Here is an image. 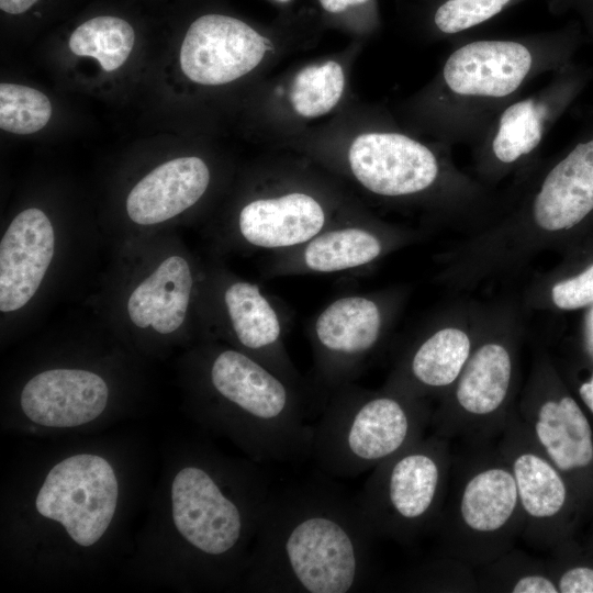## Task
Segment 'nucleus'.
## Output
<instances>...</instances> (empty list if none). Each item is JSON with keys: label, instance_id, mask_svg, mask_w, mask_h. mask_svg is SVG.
Returning <instances> with one entry per match:
<instances>
[{"label": "nucleus", "instance_id": "nucleus-1", "mask_svg": "<svg viewBox=\"0 0 593 593\" xmlns=\"http://www.w3.org/2000/svg\"><path fill=\"white\" fill-rule=\"evenodd\" d=\"M356 499L321 482L271 492L250 560L268 593H347L370 577L376 539Z\"/></svg>", "mask_w": 593, "mask_h": 593}, {"label": "nucleus", "instance_id": "nucleus-3", "mask_svg": "<svg viewBox=\"0 0 593 593\" xmlns=\"http://www.w3.org/2000/svg\"><path fill=\"white\" fill-rule=\"evenodd\" d=\"M209 381L222 403L221 423L257 461L312 457L314 423L309 421L304 388L237 349L213 357Z\"/></svg>", "mask_w": 593, "mask_h": 593}, {"label": "nucleus", "instance_id": "nucleus-22", "mask_svg": "<svg viewBox=\"0 0 593 593\" xmlns=\"http://www.w3.org/2000/svg\"><path fill=\"white\" fill-rule=\"evenodd\" d=\"M470 354L467 333L456 327L441 328L418 344L384 389L421 399L426 392L449 388Z\"/></svg>", "mask_w": 593, "mask_h": 593}, {"label": "nucleus", "instance_id": "nucleus-26", "mask_svg": "<svg viewBox=\"0 0 593 593\" xmlns=\"http://www.w3.org/2000/svg\"><path fill=\"white\" fill-rule=\"evenodd\" d=\"M478 569L477 586L483 591L559 593L545 560L534 559L515 548Z\"/></svg>", "mask_w": 593, "mask_h": 593}, {"label": "nucleus", "instance_id": "nucleus-14", "mask_svg": "<svg viewBox=\"0 0 593 593\" xmlns=\"http://www.w3.org/2000/svg\"><path fill=\"white\" fill-rule=\"evenodd\" d=\"M271 48V42L244 21L224 14H204L186 33L180 66L197 83L224 85L255 69Z\"/></svg>", "mask_w": 593, "mask_h": 593}, {"label": "nucleus", "instance_id": "nucleus-10", "mask_svg": "<svg viewBox=\"0 0 593 593\" xmlns=\"http://www.w3.org/2000/svg\"><path fill=\"white\" fill-rule=\"evenodd\" d=\"M118 495L112 466L103 457L81 454L51 469L35 506L42 516L60 523L75 542L88 547L108 529Z\"/></svg>", "mask_w": 593, "mask_h": 593}, {"label": "nucleus", "instance_id": "nucleus-12", "mask_svg": "<svg viewBox=\"0 0 593 593\" xmlns=\"http://www.w3.org/2000/svg\"><path fill=\"white\" fill-rule=\"evenodd\" d=\"M349 172L363 189L390 199L432 192L446 175L444 155L394 130L362 133L347 154Z\"/></svg>", "mask_w": 593, "mask_h": 593}, {"label": "nucleus", "instance_id": "nucleus-25", "mask_svg": "<svg viewBox=\"0 0 593 593\" xmlns=\"http://www.w3.org/2000/svg\"><path fill=\"white\" fill-rule=\"evenodd\" d=\"M135 42L132 25L120 18L102 15L80 24L69 37V48L78 56L96 58L103 70L121 67Z\"/></svg>", "mask_w": 593, "mask_h": 593}, {"label": "nucleus", "instance_id": "nucleus-2", "mask_svg": "<svg viewBox=\"0 0 593 593\" xmlns=\"http://www.w3.org/2000/svg\"><path fill=\"white\" fill-rule=\"evenodd\" d=\"M584 40L571 19L556 30L454 42L422 101L423 124L443 144H474L528 83L573 63Z\"/></svg>", "mask_w": 593, "mask_h": 593}, {"label": "nucleus", "instance_id": "nucleus-6", "mask_svg": "<svg viewBox=\"0 0 593 593\" xmlns=\"http://www.w3.org/2000/svg\"><path fill=\"white\" fill-rule=\"evenodd\" d=\"M452 460L450 441L432 433L371 470L356 501L377 538L407 545L434 530Z\"/></svg>", "mask_w": 593, "mask_h": 593}, {"label": "nucleus", "instance_id": "nucleus-23", "mask_svg": "<svg viewBox=\"0 0 593 593\" xmlns=\"http://www.w3.org/2000/svg\"><path fill=\"white\" fill-rule=\"evenodd\" d=\"M192 284L188 261L180 256L168 257L131 293V321L141 328L152 326L160 334L175 332L186 318Z\"/></svg>", "mask_w": 593, "mask_h": 593}, {"label": "nucleus", "instance_id": "nucleus-16", "mask_svg": "<svg viewBox=\"0 0 593 593\" xmlns=\"http://www.w3.org/2000/svg\"><path fill=\"white\" fill-rule=\"evenodd\" d=\"M223 303L240 351L305 389L284 346L286 316L278 303L265 294L258 284L243 280L225 288Z\"/></svg>", "mask_w": 593, "mask_h": 593}, {"label": "nucleus", "instance_id": "nucleus-33", "mask_svg": "<svg viewBox=\"0 0 593 593\" xmlns=\"http://www.w3.org/2000/svg\"><path fill=\"white\" fill-rule=\"evenodd\" d=\"M38 0H0L2 11L10 14H20L27 11Z\"/></svg>", "mask_w": 593, "mask_h": 593}, {"label": "nucleus", "instance_id": "nucleus-20", "mask_svg": "<svg viewBox=\"0 0 593 593\" xmlns=\"http://www.w3.org/2000/svg\"><path fill=\"white\" fill-rule=\"evenodd\" d=\"M109 389L91 371L52 369L33 377L21 392V407L34 423L76 427L96 419L105 409Z\"/></svg>", "mask_w": 593, "mask_h": 593}, {"label": "nucleus", "instance_id": "nucleus-21", "mask_svg": "<svg viewBox=\"0 0 593 593\" xmlns=\"http://www.w3.org/2000/svg\"><path fill=\"white\" fill-rule=\"evenodd\" d=\"M210 171L199 157H179L161 164L131 190L126 210L141 225L157 224L194 205L205 193Z\"/></svg>", "mask_w": 593, "mask_h": 593}, {"label": "nucleus", "instance_id": "nucleus-11", "mask_svg": "<svg viewBox=\"0 0 593 593\" xmlns=\"http://www.w3.org/2000/svg\"><path fill=\"white\" fill-rule=\"evenodd\" d=\"M380 303L367 294H346L314 318L309 336L317 387L331 393L351 383L377 348L384 327Z\"/></svg>", "mask_w": 593, "mask_h": 593}, {"label": "nucleus", "instance_id": "nucleus-28", "mask_svg": "<svg viewBox=\"0 0 593 593\" xmlns=\"http://www.w3.org/2000/svg\"><path fill=\"white\" fill-rule=\"evenodd\" d=\"M52 115V104L41 91L16 83L0 85V127L14 134L42 130Z\"/></svg>", "mask_w": 593, "mask_h": 593}, {"label": "nucleus", "instance_id": "nucleus-30", "mask_svg": "<svg viewBox=\"0 0 593 593\" xmlns=\"http://www.w3.org/2000/svg\"><path fill=\"white\" fill-rule=\"evenodd\" d=\"M548 10L553 15H571L583 31L585 40L593 43V0H548Z\"/></svg>", "mask_w": 593, "mask_h": 593}, {"label": "nucleus", "instance_id": "nucleus-13", "mask_svg": "<svg viewBox=\"0 0 593 593\" xmlns=\"http://www.w3.org/2000/svg\"><path fill=\"white\" fill-rule=\"evenodd\" d=\"M496 446L516 482L524 514L521 538L541 550L556 545L569 502L568 483L540 450L517 409L512 412Z\"/></svg>", "mask_w": 593, "mask_h": 593}, {"label": "nucleus", "instance_id": "nucleus-31", "mask_svg": "<svg viewBox=\"0 0 593 593\" xmlns=\"http://www.w3.org/2000/svg\"><path fill=\"white\" fill-rule=\"evenodd\" d=\"M556 583L559 593H593V568L572 567L563 571Z\"/></svg>", "mask_w": 593, "mask_h": 593}, {"label": "nucleus", "instance_id": "nucleus-19", "mask_svg": "<svg viewBox=\"0 0 593 593\" xmlns=\"http://www.w3.org/2000/svg\"><path fill=\"white\" fill-rule=\"evenodd\" d=\"M381 234L357 220L339 222L298 247L271 254L268 276L336 273L359 270L384 251Z\"/></svg>", "mask_w": 593, "mask_h": 593}, {"label": "nucleus", "instance_id": "nucleus-29", "mask_svg": "<svg viewBox=\"0 0 593 593\" xmlns=\"http://www.w3.org/2000/svg\"><path fill=\"white\" fill-rule=\"evenodd\" d=\"M551 295L561 310H577L593 303V265L582 273L556 283Z\"/></svg>", "mask_w": 593, "mask_h": 593}, {"label": "nucleus", "instance_id": "nucleus-18", "mask_svg": "<svg viewBox=\"0 0 593 593\" xmlns=\"http://www.w3.org/2000/svg\"><path fill=\"white\" fill-rule=\"evenodd\" d=\"M55 234L36 208L19 213L0 243V310L24 306L37 291L53 259Z\"/></svg>", "mask_w": 593, "mask_h": 593}, {"label": "nucleus", "instance_id": "nucleus-9", "mask_svg": "<svg viewBox=\"0 0 593 593\" xmlns=\"http://www.w3.org/2000/svg\"><path fill=\"white\" fill-rule=\"evenodd\" d=\"M513 360L508 349L489 342L470 354L454 390L432 415V433L467 446L491 444L515 410L510 406Z\"/></svg>", "mask_w": 593, "mask_h": 593}, {"label": "nucleus", "instance_id": "nucleus-5", "mask_svg": "<svg viewBox=\"0 0 593 593\" xmlns=\"http://www.w3.org/2000/svg\"><path fill=\"white\" fill-rule=\"evenodd\" d=\"M432 415L422 399L344 384L314 423L312 457L328 475H359L425 436Z\"/></svg>", "mask_w": 593, "mask_h": 593}, {"label": "nucleus", "instance_id": "nucleus-34", "mask_svg": "<svg viewBox=\"0 0 593 593\" xmlns=\"http://www.w3.org/2000/svg\"><path fill=\"white\" fill-rule=\"evenodd\" d=\"M579 394L593 414V372L589 381L583 382L579 388Z\"/></svg>", "mask_w": 593, "mask_h": 593}, {"label": "nucleus", "instance_id": "nucleus-17", "mask_svg": "<svg viewBox=\"0 0 593 593\" xmlns=\"http://www.w3.org/2000/svg\"><path fill=\"white\" fill-rule=\"evenodd\" d=\"M517 413L564 479L592 466V428L572 396L546 394L541 389L526 399Z\"/></svg>", "mask_w": 593, "mask_h": 593}, {"label": "nucleus", "instance_id": "nucleus-15", "mask_svg": "<svg viewBox=\"0 0 593 593\" xmlns=\"http://www.w3.org/2000/svg\"><path fill=\"white\" fill-rule=\"evenodd\" d=\"M339 222L318 197L294 189L247 202L238 213L237 228L249 246L276 254L303 245Z\"/></svg>", "mask_w": 593, "mask_h": 593}, {"label": "nucleus", "instance_id": "nucleus-32", "mask_svg": "<svg viewBox=\"0 0 593 593\" xmlns=\"http://www.w3.org/2000/svg\"><path fill=\"white\" fill-rule=\"evenodd\" d=\"M321 7L329 13H339L357 4H366L371 0H318Z\"/></svg>", "mask_w": 593, "mask_h": 593}, {"label": "nucleus", "instance_id": "nucleus-8", "mask_svg": "<svg viewBox=\"0 0 593 593\" xmlns=\"http://www.w3.org/2000/svg\"><path fill=\"white\" fill-rule=\"evenodd\" d=\"M592 80L593 67L573 61L537 91L504 107L473 144L481 167L502 170L530 157Z\"/></svg>", "mask_w": 593, "mask_h": 593}, {"label": "nucleus", "instance_id": "nucleus-27", "mask_svg": "<svg viewBox=\"0 0 593 593\" xmlns=\"http://www.w3.org/2000/svg\"><path fill=\"white\" fill-rule=\"evenodd\" d=\"M344 87V70L337 61L310 65L296 74L291 86L290 102L301 116H321L339 102Z\"/></svg>", "mask_w": 593, "mask_h": 593}, {"label": "nucleus", "instance_id": "nucleus-35", "mask_svg": "<svg viewBox=\"0 0 593 593\" xmlns=\"http://www.w3.org/2000/svg\"><path fill=\"white\" fill-rule=\"evenodd\" d=\"M277 1H279V2H288L290 0H277Z\"/></svg>", "mask_w": 593, "mask_h": 593}, {"label": "nucleus", "instance_id": "nucleus-24", "mask_svg": "<svg viewBox=\"0 0 593 593\" xmlns=\"http://www.w3.org/2000/svg\"><path fill=\"white\" fill-rule=\"evenodd\" d=\"M528 0H422V20L437 38H462L466 33Z\"/></svg>", "mask_w": 593, "mask_h": 593}, {"label": "nucleus", "instance_id": "nucleus-4", "mask_svg": "<svg viewBox=\"0 0 593 593\" xmlns=\"http://www.w3.org/2000/svg\"><path fill=\"white\" fill-rule=\"evenodd\" d=\"M454 456L434 532L438 555L478 569L514 548L524 527L516 482L497 446H467Z\"/></svg>", "mask_w": 593, "mask_h": 593}, {"label": "nucleus", "instance_id": "nucleus-7", "mask_svg": "<svg viewBox=\"0 0 593 593\" xmlns=\"http://www.w3.org/2000/svg\"><path fill=\"white\" fill-rule=\"evenodd\" d=\"M201 465L180 469L171 484L176 529L198 555L214 566H230L257 537L269 496L259 472L243 474L231 486Z\"/></svg>", "mask_w": 593, "mask_h": 593}]
</instances>
